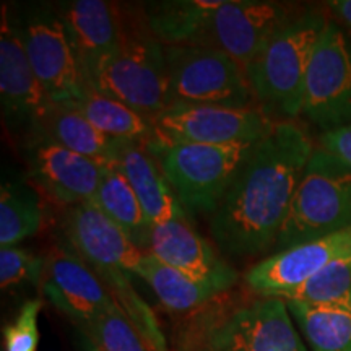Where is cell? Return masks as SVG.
Returning a JSON list of instances; mask_svg holds the SVG:
<instances>
[{
  "label": "cell",
  "mask_w": 351,
  "mask_h": 351,
  "mask_svg": "<svg viewBox=\"0 0 351 351\" xmlns=\"http://www.w3.org/2000/svg\"><path fill=\"white\" fill-rule=\"evenodd\" d=\"M314 150L301 127L280 121L254 145L210 217V234L219 251L252 258L274 249Z\"/></svg>",
  "instance_id": "cell-1"
},
{
  "label": "cell",
  "mask_w": 351,
  "mask_h": 351,
  "mask_svg": "<svg viewBox=\"0 0 351 351\" xmlns=\"http://www.w3.org/2000/svg\"><path fill=\"white\" fill-rule=\"evenodd\" d=\"M173 351L307 350L287 301L232 295L230 289L179 320Z\"/></svg>",
  "instance_id": "cell-2"
},
{
  "label": "cell",
  "mask_w": 351,
  "mask_h": 351,
  "mask_svg": "<svg viewBox=\"0 0 351 351\" xmlns=\"http://www.w3.org/2000/svg\"><path fill=\"white\" fill-rule=\"evenodd\" d=\"M327 21L315 8L296 13L245 67L257 106L275 122H289L302 114L307 69Z\"/></svg>",
  "instance_id": "cell-3"
},
{
  "label": "cell",
  "mask_w": 351,
  "mask_h": 351,
  "mask_svg": "<svg viewBox=\"0 0 351 351\" xmlns=\"http://www.w3.org/2000/svg\"><path fill=\"white\" fill-rule=\"evenodd\" d=\"M83 77L90 90L121 101L150 119L168 108L165 44L150 32L143 16L127 20L121 41Z\"/></svg>",
  "instance_id": "cell-4"
},
{
  "label": "cell",
  "mask_w": 351,
  "mask_h": 351,
  "mask_svg": "<svg viewBox=\"0 0 351 351\" xmlns=\"http://www.w3.org/2000/svg\"><path fill=\"white\" fill-rule=\"evenodd\" d=\"M351 228V168L315 148L298 186L274 254Z\"/></svg>",
  "instance_id": "cell-5"
},
{
  "label": "cell",
  "mask_w": 351,
  "mask_h": 351,
  "mask_svg": "<svg viewBox=\"0 0 351 351\" xmlns=\"http://www.w3.org/2000/svg\"><path fill=\"white\" fill-rule=\"evenodd\" d=\"M256 143H174L148 147L186 212H217Z\"/></svg>",
  "instance_id": "cell-6"
},
{
  "label": "cell",
  "mask_w": 351,
  "mask_h": 351,
  "mask_svg": "<svg viewBox=\"0 0 351 351\" xmlns=\"http://www.w3.org/2000/svg\"><path fill=\"white\" fill-rule=\"evenodd\" d=\"M168 106L174 103L258 108L245 70L210 46H165Z\"/></svg>",
  "instance_id": "cell-7"
},
{
  "label": "cell",
  "mask_w": 351,
  "mask_h": 351,
  "mask_svg": "<svg viewBox=\"0 0 351 351\" xmlns=\"http://www.w3.org/2000/svg\"><path fill=\"white\" fill-rule=\"evenodd\" d=\"M10 21L34 75L52 103L75 108L88 86L59 10L51 5H33Z\"/></svg>",
  "instance_id": "cell-8"
},
{
  "label": "cell",
  "mask_w": 351,
  "mask_h": 351,
  "mask_svg": "<svg viewBox=\"0 0 351 351\" xmlns=\"http://www.w3.org/2000/svg\"><path fill=\"white\" fill-rule=\"evenodd\" d=\"M153 122L147 147L174 143H257L274 129L275 121L261 108H225L205 104H169Z\"/></svg>",
  "instance_id": "cell-9"
},
{
  "label": "cell",
  "mask_w": 351,
  "mask_h": 351,
  "mask_svg": "<svg viewBox=\"0 0 351 351\" xmlns=\"http://www.w3.org/2000/svg\"><path fill=\"white\" fill-rule=\"evenodd\" d=\"M302 116L326 132L351 124V36L332 20L311 57Z\"/></svg>",
  "instance_id": "cell-10"
},
{
  "label": "cell",
  "mask_w": 351,
  "mask_h": 351,
  "mask_svg": "<svg viewBox=\"0 0 351 351\" xmlns=\"http://www.w3.org/2000/svg\"><path fill=\"white\" fill-rule=\"evenodd\" d=\"M348 254H351V228L271 254L245 271L244 282L257 296L285 300L328 263Z\"/></svg>",
  "instance_id": "cell-11"
},
{
  "label": "cell",
  "mask_w": 351,
  "mask_h": 351,
  "mask_svg": "<svg viewBox=\"0 0 351 351\" xmlns=\"http://www.w3.org/2000/svg\"><path fill=\"white\" fill-rule=\"evenodd\" d=\"M0 103L10 129L28 132L34 138L54 106L34 75L10 16H2L0 34Z\"/></svg>",
  "instance_id": "cell-12"
},
{
  "label": "cell",
  "mask_w": 351,
  "mask_h": 351,
  "mask_svg": "<svg viewBox=\"0 0 351 351\" xmlns=\"http://www.w3.org/2000/svg\"><path fill=\"white\" fill-rule=\"evenodd\" d=\"M291 16L282 3L228 0L210 15L202 46L226 52L245 70L271 34Z\"/></svg>",
  "instance_id": "cell-13"
},
{
  "label": "cell",
  "mask_w": 351,
  "mask_h": 351,
  "mask_svg": "<svg viewBox=\"0 0 351 351\" xmlns=\"http://www.w3.org/2000/svg\"><path fill=\"white\" fill-rule=\"evenodd\" d=\"M62 232L72 252L99 276L112 271L132 274L145 254L93 202L70 205L62 219Z\"/></svg>",
  "instance_id": "cell-14"
},
{
  "label": "cell",
  "mask_w": 351,
  "mask_h": 351,
  "mask_svg": "<svg viewBox=\"0 0 351 351\" xmlns=\"http://www.w3.org/2000/svg\"><path fill=\"white\" fill-rule=\"evenodd\" d=\"M44 295L78 327L116 304L111 289L88 263L67 249H56L44 269Z\"/></svg>",
  "instance_id": "cell-15"
},
{
  "label": "cell",
  "mask_w": 351,
  "mask_h": 351,
  "mask_svg": "<svg viewBox=\"0 0 351 351\" xmlns=\"http://www.w3.org/2000/svg\"><path fill=\"white\" fill-rule=\"evenodd\" d=\"M28 166L29 178L52 199L69 207L93 202L106 169V165L46 138H33L29 143Z\"/></svg>",
  "instance_id": "cell-16"
},
{
  "label": "cell",
  "mask_w": 351,
  "mask_h": 351,
  "mask_svg": "<svg viewBox=\"0 0 351 351\" xmlns=\"http://www.w3.org/2000/svg\"><path fill=\"white\" fill-rule=\"evenodd\" d=\"M148 254L191 278L215 282L226 289H232L239 282L238 271L228 265L215 252L212 244L189 225V219H171L152 225Z\"/></svg>",
  "instance_id": "cell-17"
},
{
  "label": "cell",
  "mask_w": 351,
  "mask_h": 351,
  "mask_svg": "<svg viewBox=\"0 0 351 351\" xmlns=\"http://www.w3.org/2000/svg\"><path fill=\"white\" fill-rule=\"evenodd\" d=\"M67 28L82 72L116 47L125 32L127 20L119 7L103 0H73L57 7Z\"/></svg>",
  "instance_id": "cell-18"
},
{
  "label": "cell",
  "mask_w": 351,
  "mask_h": 351,
  "mask_svg": "<svg viewBox=\"0 0 351 351\" xmlns=\"http://www.w3.org/2000/svg\"><path fill=\"white\" fill-rule=\"evenodd\" d=\"M114 161L134 189L145 217L152 225L171 219H189L186 210L179 204L173 187L166 179L160 161L147 145L121 142Z\"/></svg>",
  "instance_id": "cell-19"
},
{
  "label": "cell",
  "mask_w": 351,
  "mask_h": 351,
  "mask_svg": "<svg viewBox=\"0 0 351 351\" xmlns=\"http://www.w3.org/2000/svg\"><path fill=\"white\" fill-rule=\"evenodd\" d=\"M132 274L140 276L152 288L161 306L173 314L194 313L221 293L230 291L215 282L191 278L148 252L140 257Z\"/></svg>",
  "instance_id": "cell-20"
},
{
  "label": "cell",
  "mask_w": 351,
  "mask_h": 351,
  "mask_svg": "<svg viewBox=\"0 0 351 351\" xmlns=\"http://www.w3.org/2000/svg\"><path fill=\"white\" fill-rule=\"evenodd\" d=\"M223 0H171L143 7V20L165 46H202L208 19Z\"/></svg>",
  "instance_id": "cell-21"
},
{
  "label": "cell",
  "mask_w": 351,
  "mask_h": 351,
  "mask_svg": "<svg viewBox=\"0 0 351 351\" xmlns=\"http://www.w3.org/2000/svg\"><path fill=\"white\" fill-rule=\"evenodd\" d=\"M34 138L51 140L60 147L91 158L101 165L116 160L117 148L122 140H114L82 116L77 109L54 104L43 122L41 130Z\"/></svg>",
  "instance_id": "cell-22"
},
{
  "label": "cell",
  "mask_w": 351,
  "mask_h": 351,
  "mask_svg": "<svg viewBox=\"0 0 351 351\" xmlns=\"http://www.w3.org/2000/svg\"><path fill=\"white\" fill-rule=\"evenodd\" d=\"M93 204L98 205L116 225L121 226V230L140 251L148 252L152 223L145 217L134 189L130 187L116 161L106 165Z\"/></svg>",
  "instance_id": "cell-23"
},
{
  "label": "cell",
  "mask_w": 351,
  "mask_h": 351,
  "mask_svg": "<svg viewBox=\"0 0 351 351\" xmlns=\"http://www.w3.org/2000/svg\"><path fill=\"white\" fill-rule=\"evenodd\" d=\"M99 132L122 142L148 143L153 138V122L121 101L88 88L75 108Z\"/></svg>",
  "instance_id": "cell-24"
},
{
  "label": "cell",
  "mask_w": 351,
  "mask_h": 351,
  "mask_svg": "<svg viewBox=\"0 0 351 351\" xmlns=\"http://www.w3.org/2000/svg\"><path fill=\"white\" fill-rule=\"evenodd\" d=\"M313 351H351V313L332 306L287 301Z\"/></svg>",
  "instance_id": "cell-25"
},
{
  "label": "cell",
  "mask_w": 351,
  "mask_h": 351,
  "mask_svg": "<svg viewBox=\"0 0 351 351\" xmlns=\"http://www.w3.org/2000/svg\"><path fill=\"white\" fill-rule=\"evenodd\" d=\"M44 223V208L34 189L7 182L0 191V245L10 247L38 234Z\"/></svg>",
  "instance_id": "cell-26"
},
{
  "label": "cell",
  "mask_w": 351,
  "mask_h": 351,
  "mask_svg": "<svg viewBox=\"0 0 351 351\" xmlns=\"http://www.w3.org/2000/svg\"><path fill=\"white\" fill-rule=\"evenodd\" d=\"M285 301L340 307L351 313V254L328 263L314 278L285 298Z\"/></svg>",
  "instance_id": "cell-27"
},
{
  "label": "cell",
  "mask_w": 351,
  "mask_h": 351,
  "mask_svg": "<svg viewBox=\"0 0 351 351\" xmlns=\"http://www.w3.org/2000/svg\"><path fill=\"white\" fill-rule=\"evenodd\" d=\"M80 330L96 351H150L117 301L93 322L82 326Z\"/></svg>",
  "instance_id": "cell-28"
},
{
  "label": "cell",
  "mask_w": 351,
  "mask_h": 351,
  "mask_svg": "<svg viewBox=\"0 0 351 351\" xmlns=\"http://www.w3.org/2000/svg\"><path fill=\"white\" fill-rule=\"evenodd\" d=\"M46 263L41 257L34 256L23 247L0 249V285L3 289L21 287V285H36L43 280Z\"/></svg>",
  "instance_id": "cell-29"
},
{
  "label": "cell",
  "mask_w": 351,
  "mask_h": 351,
  "mask_svg": "<svg viewBox=\"0 0 351 351\" xmlns=\"http://www.w3.org/2000/svg\"><path fill=\"white\" fill-rule=\"evenodd\" d=\"M41 309V300H29L20 307L15 320L3 327V348L5 351H38V319Z\"/></svg>",
  "instance_id": "cell-30"
},
{
  "label": "cell",
  "mask_w": 351,
  "mask_h": 351,
  "mask_svg": "<svg viewBox=\"0 0 351 351\" xmlns=\"http://www.w3.org/2000/svg\"><path fill=\"white\" fill-rule=\"evenodd\" d=\"M322 148L351 168V124L322 135Z\"/></svg>",
  "instance_id": "cell-31"
},
{
  "label": "cell",
  "mask_w": 351,
  "mask_h": 351,
  "mask_svg": "<svg viewBox=\"0 0 351 351\" xmlns=\"http://www.w3.org/2000/svg\"><path fill=\"white\" fill-rule=\"evenodd\" d=\"M327 5L351 29V0H333Z\"/></svg>",
  "instance_id": "cell-32"
},
{
  "label": "cell",
  "mask_w": 351,
  "mask_h": 351,
  "mask_svg": "<svg viewBox=\"0 0 351 351\" xmlns=\"http://www.w3.org/2000/svg\"><path fill=\"white\" fill-rule=\"evenodd\" d=\"M91 351H96V350H91Z\"/></svg>",
  "instance_id": "cell-33"
}]
</instances>
